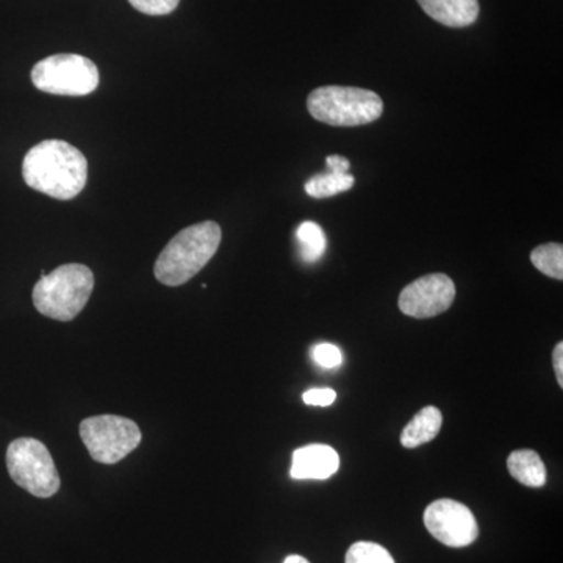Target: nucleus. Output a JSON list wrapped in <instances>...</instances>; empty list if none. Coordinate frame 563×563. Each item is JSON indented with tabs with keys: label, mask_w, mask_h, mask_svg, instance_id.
Wrapping results in <instances>:
<instances>
[{
	"label": "nucleus",
	"mask_w": 563,
	"mask_h": 563,
	"mask_svg": "<svg viewBox=\"0 0 563 563\" xmlns=\"http://www.w3.org/2000/svg\"><path fill=\"white\" fill-rule=\"evenodd\" d=\"M296 239H298L299 250L303 261L307 263H314L320 261L322 254L328 247V240H325L324 232L317 222L306 221L299 225L296 231Z\"/></svg>",
	"instance_id": "obj_15"
},
{
	"label": "nucleus",
	"mask_w": 563,
	"mask_h": 563,
	"mask_svg": "<svg viewBox=\"0 0 563 563\" xmlns=\"http://www.w3.org/2000/svg\"><path fill=\"white\" fill-rule=\"evenodd\" d=\"M507 468L514 479L526 487L540 488L547 484V466L536 451L517 450L507 459Z\"/></svg>",
	"instance_id": "obj_14"
},
{
	"label": "nucleus",
	"mask_w": 563,
	"mask_h": 563,
	"mask_svg": "<svg viewBox=\"0 0 563 563\" xmlns=\"http://www.w3.org/2000/svg\"><path fill=\"white\" fill-rule=\"evenodd\" d=\"M7 470L14 484L36 498H52L60 490V474L51 451L40 440L24 437L10 443Z\"/></svg>",
	"instance_id": "obj_5"
},
{
	"label": "nucleus",
	"mask_w": 563,
	"mask_h": 563,
	"mask_svg": "<svg viewBox=\"0 0 563 563\" xmlns=\"http://www.w3.org/2000/svg\"><path fill=\"white\" fill-rule=\"evenodd\" d=\"M346 563H395V559L380 544L357 542L347 551Z\"/></svg>",
	"instance_id": "obj_17"
},
{
	"label": "nucleus",
	"mask_w": 563,
	"mask_h": 563,
	"mask_svg": "<svg viewBox=\"0 0 563 563\" xmlns=\"http://www.w3.org/2000/svg\"><path fill=\"white\" fill-rule=\"evenodd\" d=\"M307 109L322 124L355 128L379 120L384 113V102L374 91L329 85L310 92Z\"/></svg>",
	"instance_id": "obj_4"
},
{
	"label": "nucleus",
	"mask_w": 563,
	"mask_h": 563,
	"mask_svg": "<svg viewBox=\"0 0 563 563\" xmlns=\"http://www.w3.org/2000/svg\"><path fill=\"white\" fill-rule=\"evenodd\" d=\"M442 424V412L437 407H424L404 428L401 433L402 446L407 450H413V448L421 446V444L432 442L439 435Z\"/></svg>",
	"instance_id": "obj_13"
},
{
	"label": "nucleus",
	"mask_w": 563,
	"mask_h": 563,
	"mask_svg": "<svg viewBox=\"0 0 563 563\" xmlns=\"http://www.w3.org/2000/svg\"><path fill=\"white\" fill-rule=\"evenodd\" d=\"M221 228L213 221L190 225L166 244L154 274L166 287H180L206 268L221 244Z\"/></svg>",
	"instance_id": "obj_2"
},
{
	"label": "nucleus",
	"mask_w": 563,
	"mask_h": 563,
	"mask_svg": "<svg viewBox=\"0 0 563 563\" xmlns=\"http://www.w3.org/2000/svg\"><path fill=\"white\" fill-rule=\"evenodd\" d=\"M95 290V274L87 265L68 263L44 274L33 288V303L44 317L73 321L79 317Z\"/></svg>",
	"instance_id": "obj_3"
},
{
	"label": "nucleus",
	"mask_w": 563,
	"mask_h": 563,
	"mask_svg": "<svg viewBox=\"0 0 563 563\" xmlns=\"http://www.w3.org/2000/svg\"><path fill=\"white\" fill-rule=\"evenodd\" d=\"M329 172L317 174L306 184V192L314 199L332 198L340 192L350 191L355 179L350 173V161L342 155L328 157Z\"/></svg>",
	"instance_id": "obj_11"
},
{
	"label": "nucleus",
	"mask_w": 563,
	"mask_h": 563,
	"mask_svg": "<svg viewBox=\"0 0 563 563\" xmlns=\"http://www.w3.org/2000/svg\"><path fill=\"white\" fill-rule=\"evenodd\" d=\"M133 9L150 16H165L179 7L180 0H129Z\"/></svg>",
	"instance_id": "obj_18"
},
{
	"label": "nucleus",
	"mask_w": 563,
	"mask_h": 563,
	"mask_svg": "<svg viewBox=\"0 0 563 563\" xmlns=\"http://www.w3.org/2000/svg\"><path fill=\"white\" fill-rule=\"evenodd\" d=\"M455 285L446 274H428L407 285L399 295V309L407 317L426 320L453 306Z\"/></svg>",
	"instance_id": "obj_9"
},
{
	"label": "nucleus",
	"mask_w": 563,
	"mask_h": 563,
	"mask_svg": "<svg viewBox=\"0 0 563 563\" xmlns=\"http://www.w3.org/2000/svg\"><path fill=\"white\" fill-rule=\"evenodd\" d=\"M532 265L553 279H563V246L559 243L542 244L531 252Z\"/></svg>",
	"instance_id": "obj_16"
},
{
	"label": "nucleus",
	"mask_w": 563,
	"mask_h": 563,
	"mask_svg": "<svg viewBox=\"0 0 563 563\" xmlns=\"http://www.w3.org/2000/svg\"><path fill=\"white\" fill-rule=\"evenodd\" d=\"M32 81L40 91L79 98L98 90L99 69L81 55H51L33 66Z\"/></svg>",
	"instance_id": "obj_6"
},
{
	"label": "nucleus",
	"mask_w": 563,
	"mask_h": 563,
	"mask_svg": "<svg viewBox=\"0 0 563 563\" xmlns=\"http://www.w3.org/2000/svg\"><path fill=\"white\" fill-rule=\"evenodd\" d=\"M424 525L433 539L451 548L470 547L479 536V526L472 510L454 499H439L429 504Z\"/></svg>",
	"instance_id": "obj_8"
},
{
	"label": "nucleus",
	"mask_w": 563,
	"mask_h": 563,
	"mask_svg": "<svg viewBox=\"0 0 563 563\" xmlns=\"http://www.w3.org/2000/svg\"><path fill=\"white\" fill-rule=\"evenodd\" d=\"M81 442L92 461L114 465L140 446L141 431L135 421L118 415H99L80 422Z\"/></svg>",
	"instance_id": "obj_7"
},
{
	"label": "nucleus",
	"mask_w": 563,
	"mask_h": 563,
	"mask_svg": "<svg viewBox=\"0 0 563 563\" xmlns=\"http://www.w3.org/2000/svg\"><path fill=\"white\" fill-rule=\"evenodd\" d=\"M284 563H310V562L307 561V559L301 558V555L292 554V555H288V558L285 559Z\"/></svg>",
	"instance_id": "obj_22"
},
{
	"label": "nucleus",
	"mask_w": 563,
	"mask_h": 563,
	"mask_svg": "<svg viewBox=\"0 0 563 563\" xmlns=\"http://www.w3.org/2000/svg\"><path fill=\"white\" fill-rule=\"evenodd\" d=\"M336 393L332 388H312L303 393V402L307 406L329 407L335 402Z\"/></svg>",
	"instance_id": "obj_20"
},
{
	"label": "nucleus",
	"mask_w": 563,
	"mask_h": 563,
	"mask_svg": "<svg viewBox=\"0 0 563 563\" xmlns=\"http://www.w3.org/2000/svg\"><path fill=\"white\" fill-rule=\"evenodd\" d=\"M433 21L446 27H468L479 16V0H417Z\"/></svg>",
	"instance_id": "obj_12"
},
{
	"label": "nucleus",
	"mask_w": 563,
	"mask_h": 563,
	"mask_svg": "<svg viewBox=\"0 0 563 563\" xmlns=\"http://www.w3.org/2000/svg\"><path fill=\"white\" fill-rule=\"evenodd\" d=\"M22 176L33 190L69 201L84 191L88 162L73 144L46 140L33 146L22 163Z\"/></svg>",
	"instance_id": "obj_1"
},
{
	"label": "nucleus",
	"mask_w": 563,
	"mask_h": 563,
	"mask_svg": "<svg viewBox=\"0 0 563 563\" xmlns=\"http://www.w3.org/2000/svg\"><path fill=\"white\" fill-rule=\"evenodd\" d=\"M340 468V455L328 444H309L292 453V479L324 481Z\"/></svg>",
	"instance_id": "obj_10"
},
{
	"label": "nucleus",
	"mask_w": 563,
	"mask_h": 563,
	"mask_svg": "<svg viewBox=\"0 0 563 563\" xmlns=\"http://www.w3.org/2000/svg\"><path fill=\"white\" fill-rule=\"evenodd\" d=\"M314 362L318 365L322 366L325 369L336 368V366L342 365L343 354L335 344L331 343H321L314 347L313 351Z\"/></svg>",
	"instance_id": "obj_19"
},
{
	"label": "nucleus",
	"mask_w": 563,
	"mask_h": 563,
	"mask_svg": "<svg viewBox=\"0 0 563 563\" xmlns=\"http://www.w3.org/2000/svg\"><path fill=\"white\" fill-rule=\"evenodd\" d=\"M553 363H554V372L555 377H558V383L563 387V343H559L558 346L554 347L553 352Z\"/></svg>",
	"instance_id": "obj_21"
}]
</instances>
